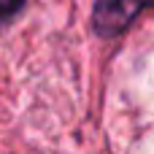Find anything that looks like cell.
<instances>
[{
    "instance_id": "6da1fadb",
    "label": "cell",
    "mask_w": 154,
    "mask_h": 154,
    "mask_svg": "<svg viewBox=\"0 0 154 154\" xmlns=\"http://www.w3.org/2000/svg\"><path fill=\"white\" fill-rule=\"evenodd\" d=\"M138 11V0H100L95 8V27L100 35H116L133 22Z\"/></svg>"
},
{
    "instance_id": "7a4b0ae2",
    "label": "cell",
    "mask_w": 154,
    "mask_h": 154,
    "mask_svg": "<svg viewBox=\"0 0 154 154\" xmlns=\"http://www.w3.org/2000/svg\"><path fill=\"white\" fill-rule=\"evenodd\" d=\"M138 5L143 8V5H154V0H138Z\"/></svg>"
}]
</instances>
